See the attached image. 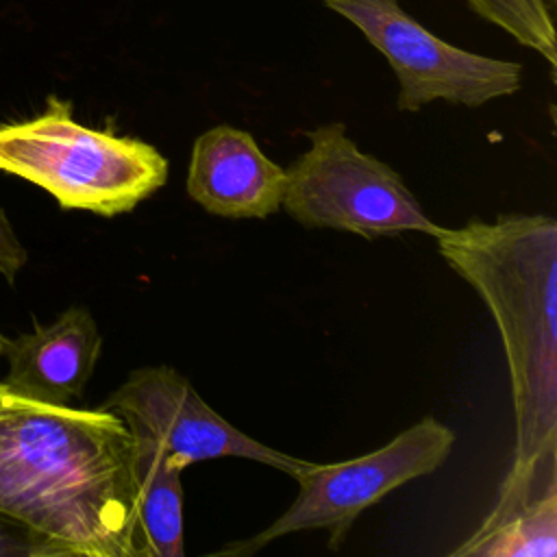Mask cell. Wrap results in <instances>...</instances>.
<instances>
[{
    "label": "cell",
    "instance_id": "obj_1",
    "mask_svg": "<svg viewBox=\"0 0 557 557\" xmlns=\"http://www.w3.org/2000/svg\"><path fill=\"white\" fill-rule=\"evenodd\" d=\"M435 246L496 322L513 403V455L476 531L557 490V222L507 213L444 226Z\"/></svg>",
    "mask_w": 557,
    "mask_h": 557
},
{
    "label": "cell",
    "instance_id": "obj_2",
    "mask_svg": "<svg viewBox=\"0 0 557 557\" xmlns=\"http://www.w3.org/2000/svg\"><path fill=\"white\" fill-rule=\"evenodd\" d=\"M133 455L115 411L37 403L0 385V513L57 557H141Z\"/></svg>",
    "mask_w": 557,
    "mask_h": 557
},
{
    "label": "cell",
    "instance_id": "obj_3",
    "mask_svg": "<svg viewBox=\"0 0 557 557\" xmlns=\"http://www.w3.org/2000/svg\"><path fill=\"white\" fill-rule=\"evenodd\" d=\"M0 172L35 183L61 209L113 218L165 185L168 161L144 139L76 122L72 104L50 96L39 115L0 124Z\"/></svg>",
    "mask_w": 557,
    "mask_h": 557
},
{
    "label": "cell",
    "instance_id": "obj_4",
    "mask_svg": "<svg viewBox=\"0 0 557 557\" xmlns=\"http://www.w3.org/2000/svg\"><path fill=\"white\" fill-rule=\"evenodd\" d=\"M281 209L305 228H333L366 239L407 231L440 235L400 174L363 152L342 122L309 133V148L285 168Z\"/></svg>",
    "mask_w": 557,
    "mask_h": 557
},
{
    "label": "cell",
    "instance_id": "obj_5",
    "mask_svg": "<svg viewBox=\"0 0 557 557\" xmlns=\"http://www.w3.org/2000/svg\"><path fill=\"white\" fill-rule=\"evenodd\" d=\"M455 431L426 416L394 435L385 446L361 457L337 463H311L294 479L298 496L263 531L248 540H235L213 555L248 557L281 540L283 535L329 529V548H337L348 535L357 516L400 485L433 474L453 453Z\"/></svg>",
    "mask_w": 557,
    "mask_h": 557
},
{
    "label": "cell",
    "instance_id": "obj_6",
    "mask_svg": "<svg viewBox=\"0 0 557 557\" xmlns=\"http://www.w3.org/2000/svg\"><path fill=\"white\" fill-rule=\"evenodd\" d=\"M348 20L389 63L398 81V111L413 113L435 100L481 107L522 87V65L453 46L398 0H324Z\"/></svg>",
    "mask_w": 557,
    "mask_h": 557
},
{
    "label": "cell",
    "instance_id": "obj_7",
    "mask_svg": "<svg viewBox=\"0 0 557 557\" xmlns=\"http://www.w3.org/2000/svg\"><path fill=\"white\" fill-rule=\"evenodd\" d=\"M100 407L115 411L135 437L152 442L181 470L205 459L239 457L296 479L309 466L235 429L202 400L187 376L163 363L133 370Z\"/></svg>",
    "mask_w": 557,
    "mask_h": 557
},
{
    "label": "cell",
    "instance_id": "obj_8",
    "mask_svg": "<svg viewBox=\"0 0 557 557\" xmlns=\"http://www.w3.org/2000/svg\"><path fill=\"white\" fill-rule=\"evenodd\" d=\"M185 189L211 215L259 220L281 211L285 168L274 163L248 131L220 124L196 137Z\"/></svg>",
    "mask_w": 557,
    "mask_h": 557
},
{
    "label": "cell",
    "instance_id": "obj_9",
    "mask_svg": "<svg viewBox=\"0 0 557 557\" xmlns=\"http://www.w3.org/2000/svg\"><path fill=\"white\" fill-rule=\"evenodd\" d=\"M102 350V335L87 307H70L54 322L0 344L9 372L0 385L22 398L70 405L87 387Z\"/></svg>",
    "mask_w": 557,
    "mask_h": 557
},
{
    "label": "cell",
    "instance_id": "obj_10",
    "mask_svg": "<svg viewBox=\"0 0 557 557\" xmlns=\"http://www.w3.org/2000/svg\"><path fill=\"white\" fill-rule=\"evenodd\" d=\"M133 470L141 557H183V470L168 463L152 442L139 437H135Z\"/></svg>",
    "mask_w": 557,
    "mask_h": 557
},
{
    "label": "cell",
    "instance_id": "obj_11",
    "mask_svg": "<svg viewBox=\"0 0 557 557\" xmlns=\"http://www.w3.org/2000/svg\"><path fill=\"white\" fill-rule=\"evenodd\" d=\"M557 553V490L546 492L498 524L474 531L455 557H553Z\"/></svg>",
    "mask_w": 557,
    "mask_h": 557
},
{
    "label": "cell",
    "instance_id": "obj_12",
    "mask_svg": "<svg viewBox=\"0 0 557 557\" xmlns=\"http://www.w3.org/2000/svg\"><path fill=\"white\" fill-rule=\"evenodd\" d=\"M490 24L509 33L520 46L535 50L555 70L557 37L550 0H466Z\"/></svg>",
    "mask_w": 557,
    "mask_h": 557
},
{
    "label": "cell",
    "instance_id": "obj_13",
    "mask_svg": "<svg viewBox=\"0 0 557 557\" xmlns=\"http://www.w3.org/2000/svg\"><path fill=\"white\" fill-rule=\"evenodd\" d=\"M0 557H57V555L44 537H39L30 529L0 513Z\"/></svg>",
    "mask_w": 557,
    "mask_h": 557
},
{
    "label": "cell",
    "instance_id": "obj_14",
    "mask_svg": "<svg viewBox=\"0 0 557 557\" xmlns=\"http://www.w3.org/2000/svg\"><path fill=\"white\" fill-rule=\"evenodd\" d=\"M28 252L17 239L4 209L0 207V274L9 281L17 276V272L26 265Z\"/></svg>",
    "mask_w": 557,
    "mask_h": 557
},
{
    "label": "cell",
    "instance_id": "obj_15",
    "mask_svg": "<svg viewBox=\"0 0 557 557\" xmlns=\"http://www.w3.org/2000/svg\"><path fill=\"white\" fill-rule=\"evenodd\" d=\"M0 344H2V335H0Z\"/></svg>",
    "mask_w": 557,
    "mask_h": 557
}]
</instances>
